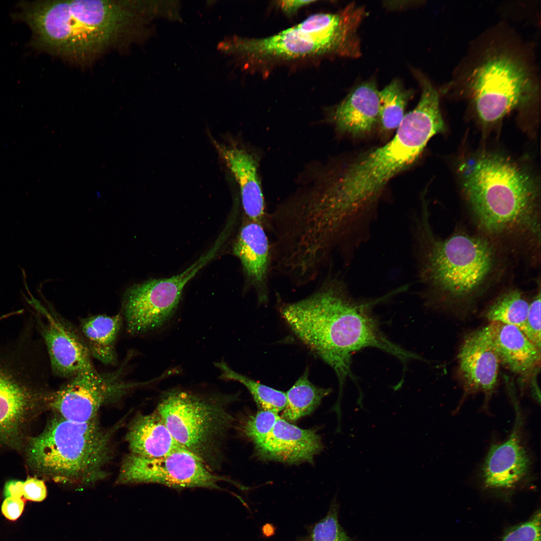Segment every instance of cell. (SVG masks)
Instances as JSON below:
<instances>
[{"label": "cell", "instance_id": "obj_1", "mask_svg": "<svg viewBox=\"0 0 541 541\" xmlns=\"http://www.w3.org/2000/svg\"><path fill=\"white\" fill-rule=\"evenodd\" d=\"M444 130L438 94L422 90L417 105L387 143L319 175L304 198L311 222L330 238H348L376 206L389 181L412 166L431 138Z\"/></svg>", "mask_w": 541, "mask_h": 541}, {"label": "cell", "instance_id": "obj_2", "mask_svg": "<svg viewBox=\"0 0 541 541\" xmlns=\"http://www.w3.org/2000/svg\"><path fill=\"white\" fill-rule=\"evenodd\" d=\"M382 299H354L343 281L329 277L309 296L280 308L294 334L335 371L339 385L337 408L341 407L347 378L355 380L351 370L353 353L373 347L404 363L418 359L417 354L393 343L381 331L372 310Z\"/></svg>", "mask_w": 541, "mask_h": 541}, {"label": "cell", "instance_id": "obj_3", "mask_svg": "<svg viewBox=\"0 0 541 541\" xmlns=\"http://www.w3.org/2000/svg\"><path fill=\"white\" fill-rule=\"evenodd\" d=\"M135 1L21 2L13 17L31 29L35 49L84 63L133 39L141 13Z\"/></svg>", "mask_w": 541, "mask_h": 541}, {"label": "cell", "instance_id": "obj_4", "mask_svg": "<svg viewBox=\"0 0 541 541\" xmlns=\"http://www.w3.org/2000/svg\"><path fill=\"white\" fill-rule=\"evenodd\" d=\"M425 212L413 234L419 281L429 303H469L485 289L497 266L493 244L484 237L457 232L445 238L433 233Z\"/></svg>", "mask_w": 541, "mask_h": 541}, {"label": "cell", "instance_id": "obj_5", "mask_svg": "<svg viewBox=\"0 0 541 541\" xmlns=\"http://www.w3.org/2000/svg\"><path fill=\"white\" fill-rule=\"evenodd\" d=\"M463 186L477 224L486 234H539L537 185L516 164L498 155H482L466 172Z\"/></svg>", "mask_w": 541, "mask_h": 541}, {"label": "cell", "instance_id": "obj_6", "mask_svg": "<svg viewBox=\"0 0 541 541\" xmlns=\"http://www.w3.org/2000/svg\"><path fill=\"white\" fill-rule=\"evenodd\" d=\"M121 425L106 428L98 417L80 422L55 413L41 433L27 438L24 447L27 463L37 474L56 482L95 484L109 474L113 438Z\"/></svg>", "mask_w": 541, "mask_h": 541}, {"label": "cell", "instance_id": "obj_7", "mask_svg": "<svg viewBox=\"0 0 541 541\" xmlns=\"http://www.w3.org/2000/svg\"><path fill=\"white\" fill-rule=\"evenodd\" d=\"M365 8L351 4L336 13H318L267 37L236 40L233 49L255 61L290 60L326 54L361 55L357 30Z\"/></svg>", "mask_w": 541, "mask_h": 541}, {"label": "cell", "instance_id": "obj_8", "mask_svg": "<svg viewBox=\"0 0 541 541\" xmlns=\"http://www.w3.org/2000/svg\"><path fill=\"white\" fill-rule=\"evenodd\" d=\"M34 343L23 337L0 346V448H24L28 427L50 409Z\"/></svg>", "mask_w": 541, "mask_h": 541}, {"label": "cell", "instance_id": "obj_9", "mask_svg": "<svg viewBox=\"0 0 541 541\" xmlns=\"http://www.w3.org/2000/svg\"><path fill=\"white\" fill-rule=\"evenodd\" d=\"M156 410L177 442L209 466L232 421L221 400L173 389L164 394Z\"/></svg>", "mask_w": 541, "mask_h": 541}, {"label": "cell", "instance_id": "obj_10", "mask_svg": "<svg viewBox=\"0 0 541 541\" xmlns=\"http://www.w3.org/2000/svg\"><path fill=\"white\" fill-rule=\"evenodd\" d=\"M472 72L469 89L480 119L492 123L528 101L535 85L521 60L509 54L492 55Z\"/></svg>", "mask_w": 541, "mask_h": 541}, {"label": "cell", "instance_id": "obj_11", "mask_svg": "<svg viewBox=\"0 0 541 541\" xmlns=\"http://www.w3.org/2000/svg\"><path fill=\"white\" fill-rule=\"evenodd\" d=\"M221 243L213 245L183 272L170 278L152 279L129 288L123 301L127 330L132 335L155 331L172 318L186 285L218 253Z\"/></svg>", "mask_w": 541, "mask_h": 541}, {"label": "cell", "instance_id": "obj_12", "mask_svg": "<svg viewBox=\"0 0 541 541\" xmlns=\"http://www.w3.org/2000/svg\"><path fill=\"white\" fill-rule=\"evenodd\" d=\"M116 481L117 484L156 483L179 489H221L220 482L230 481L213 473L204 461L187 450L157 458L130 452L121 463Z\"/></svg>", "mask_w": 541, "mask_h": 541}, {"label": "cell", "instance_id": "obj_13", "mask_svg": "<svg viewBox=\"0 0 541 541\" xmlns=\"http://www.w3.org/2000/svg\"><path fill=\"white\" fill-rule=\"evenodd\" d=\"M123 368L110 373L96 369L79 373L54 391L50 409L71 421L84 422L98 417L100 409L119 401L145 382L124 379Z\"/></svg>", "mask_w": 541, "mask_h": 541}, {"label": "cell", "instance_id": "obj_14", "mask_svg": "<svg viewBox=\"0 0 541 541\" xmlns=\"http://www.w3.org/2000/svg\"><path fill=\"white\" fill-rule=\"evenodd\" d=\"M23 294L33 310L37 328L44 341L51 369L56 375L71 378L95 369L91 355L80 333L65 322L50 308L45 306L27 291Z\"/></svg>", "mask_w": 541, "mask_h": 541}, {"label": "cell", "instance_id": "obj_15", "mask_svg": "<svg viewBox=\"0 0 541 541\" xmlns=\"http://www.w3.org/2000/svg\"><path fill=\"white\" fill-rule=\"evenodd\" d=\"M516 417L509 437L492 444L482 465L483 486L494 490L514 488L529 475L531 461L521 438L522 419L516 406Z\"/></svg>", "mask_w": 541, "mask_h": 541}, {"label": "cell", "instance_id": "obj_16", "mask_svg": "<svg viewBox=\"0 0 541 541\" xmlns=\"http://www.w3.org/2000/svg\"><path fill=\"white\" fill-rule=\"evenodd\" d=\"M457 363L465 393L482 392L489 399L497 384L500 362L487 325L465 336Z\"/></svg>", "mask_w": 541, "mask_h": 541}, {"label": "cell", "instance_id": "obj_17", "mask_svg": "<svg viewBox=\"0 0 541 541\" xmlns=\"http://www.w3.org/2000/svg\"><path fill=\"white\" fill-rule=\"evenodd\" d=\"M264 226L245 218L233 245V253L240 260L246 282L260 305L269 297L272 269L271 245Z\"/></svg>", "mask_w": 541, "mask_h": 541}, {"label": "cell", "instance_id": "obj_18", "mask_svg": "<svg viewBox=\"0 0 541 541\" xmlns=\"http://www.w3.org/2000/svg\"><path fill=\"white\" fill-rule=\"evenodd\" d=\"M212 141L239 186L245 218L259 222L266 228L267 216L256 160L246 150L236 145Z\"/></svg>", "mask_w": 541, "mask_h": 541}, {"label": "cell", "instance_id": "obj_19", "mask_svg": "<svg viewBox=\"0 0 541 541\" xmlns=\"http://www.w3.org/2000/svg\"><path fill=\"white\" fill-rule=\"evenodd\" d=\"M320 437L280 417L264 442L256 448L265 459L290 464L312 462L323 449Z\"/></svg>", "mask_w": 541, "mask_h": 541}, {"label": "cell", "instance_id": "obj_20", "mask_svg": "<svg viewBox=\"0 0 541 541\" xmlns=\"http://www.w3.org/2000/svg\"><path fill=\"white\" fill-rule=\"evenodd\" d=\"M379 91L374 80L354 88L331 112L330 120L340 132L361 137L369 132L379 121Z\"/></svg>", "mask_w": 541, "mask_h": 541}, {"label": "cell", "instance_id": "obj_21", "mask_svg": "<svg viewBox=\"0 0 541 541\" xmlns=\"http://www.w3.org/2000/svg\"><path fill=\"white\" fill-rule=\"evenodd\" d=\"M487 327L500 364L523 378L532 375L538 369L540 351L518 327L498 322Z\"/></svg>", "mask_w": 541, "mask_h": 541}, {"label": "cell", "instance_id": "obj_22", "mask_svg": "<svg viewBox=\"0 0 541 541\" xmlns=\"http://www.w3.org/2000/svg\"><path fill=\"white\" fill-rule=\"evenodd\" d=\"M125 440L130 453L148 457L187 450L174 438L156 410L148 414H138L128 425Z\"/></svg>", "mask_w": 541, "mask_h": 541}, {"label": "cell", "instance_id": "obj_23", "mask_svg": "<svg viewBox=\"0 0 541 541\" xmlns=\"http://www.w3.org/2000/svg\"><path fill=\"white\" fill-rule=\"evenodd\" d=\"M122 321L121 313L92 316L80 321V333L91 356L105 364L116 362L115 344Z\"/></svg>", "mask_w": 541, "mask_h": 541}, {"label": "cell", "instance_id": "obj_24", "mask_svg": "<svg viewBox=\"0 0 541 541\" xmlns=\"http://www.w3.org/2000/svg\"><path fill=\"white\" fill-rule=\"evenodd\" d=\"M331 392L330 388H322L313 384L309 378V370L306 369L292 387L285 392L286 403L283 410V418L294 422L309 414Z\"/></svg>", "mask_w": 541, "mask_h": 541}, {"label": "cell", "instance_id": "obj_25", "mask_svg": "<svg viewBox=\"0 0 541 541\" xmlns=\"http://www.w3.org/2000/svg\"><path fill=\"white\" fill-rule=\"evenodd\" d=\"M413 91L404 88L398 80L392 81L379 91V121L381 130L391 132L396 130L401 123L407 104L413 95Z\"/></svg>", "mask_w": 541, "mask_h": 541}, {"label": "cell", "instance_id": "obj_26", "mask_svg": "<svg viewBox=\"0 0 541 541\" xmlns=\"http://www.w3.org/2000/svg\"><path fill=\"white\" fill-rule=\"evenodd\" d=\"M529 303L517 289L502 293L488 307L485 318L490 322H498L516 326L520 330L525 323Z\"/></svg>", "mask_w": 541, "mask_h": 541}, {"label": "cell", "instance_id": "obj_27", "mask_svg": "<svg viewBox=\"0 0 541 541\" xmlns=\"http://www.w3.org/2000/svg\"><path fill=\"white\" fill-rule=\"evenodd\" d=\"M220 370V378L233 380L243 385L251 394L256 405L263 410L278 413L283 411L286 403L285 392L268 387L249 377L239 374L222 361L215 363Z\"/></svg>", "mask_w": 541, "mask_h": 541}, {"label": "cell", "instance_id": "obj_28", "mask_svg": "<svg viewBox=\"0 0 541 541\" xmlns=\"http://www.w3.org/2000/svg\"><path fill=\"white\" fill-rule=\"evenodd\" d=\"M338 505L333 503L327 515L316 523L304 541H351L339 523Z\"/></svg>", "mask_w": 541, "mask_h": 541}, {"label": "cell", "instance_id": "obj_29", "mask_svg": "<svg viewBox=\"0 0 541 541\" xmlns=\"http://www.w3.org/2000/svg\"><path fill=\"white\" fill-rule=\"evenodd\" d=\"M280 417L274 412L261 410L248 419L244 425V433L256 448L264 442Z\"/></svg>", "mask_w": 541, "mask_h": 541}, {"label": "cell", "instance_id": "obj_30", "mask_svg": "<svg viewBox=\"0 0 541 541\" xmlns=\"http://www.w3.org/2000/svg\"><path fill=\"white\" fill-rule=\"evenodd\" d=\"M540 511L528 520L508 530L501 541H540Z\"/></svg>", "mask_w": 541, "mask_h": 541}, {"label": "cell", "instance_id": "obj_31", "mask_svg": "<svg viewBox=\"0 0 541 541\" xmlns=\"http://www.w3.org/2000/svg\"><path fill=\"white\" fill-rule=\"evenodd\" d=\"M528 340L540 351V292L529 303L527 316L521 330Z\"/></svg>", "mask_w": 541, "mask_h": 541}, {"label": "cell", "instance_id": "obj_32", "mask_svg": "<svg viewBox=\"0 0 541 541\" xmlns=\"http://www.w3.org/2000/svg\"><path fill=\"white\" fill-rule=\"evenodd\" d=\"M47 491L43 480L28 476L23 484V496L34 501H42L47 496Z\"/></svg>", "mask_w": 541, "mask_h": 541}, {"label": "cell", "instance_id": "obj_33", "mask_svg": "<svg viewBox=\"0 0 541 541\" xmlns=\"http://www.w3.org/2000/svg\"><path fill=\"white\" fill-rule=\"evenodd\" d=\"M24 505V501L22 498L6 497L2 503V511L6 518L14 520L21 515Z\"/></svg>", "mask_w": 541, "mask_h": 541}, {"label": "cell", "instance_id": "obj_34", "mask_svg": "<svg viewBox=\"0 0 541 541\" xmlns=\"http://www.w3.org/2000/svg\"><path fill=\"white\" fill-rule=\"evenodd\" d=\"M314 2L316 1L284 0L278 1V5L285 13L292 15L301 8Z\"/></svg>", "mask_w": 541, "mask_h": 541}, {"label": "cell", "instance_id": "obj_35", "mask_svg": "<svg viewBox=\"0 0 541 541\" xmlns=\"http://www.w3.org/2000/svg\"><path fill=\"white\" fill-rule=\"evenodd\" d=\"M24 481L18 480L8 481L4 486V495L5 497L21 498L23 496Z\"/></svg>", "mask_w": 541, "mask_h": 541}, {"label": "cell", "instance_id": "obj_36", "mask_svg": "<svg viewBox=\"0 0 541 541\" xmlns=\"http://www.w3.org/2000/svg\"><path fill=\"white\" fill-rule=\"evenodd\" d=\"M17 315H19V312L18 311H15L10 312V313H7V314H3V315L0 316V321H1L2 320H5V319H6L7 318H9V317H12L13 316Z\"/></svg>", "mask_w": 541, "mask_h": 541}]
</instances>
